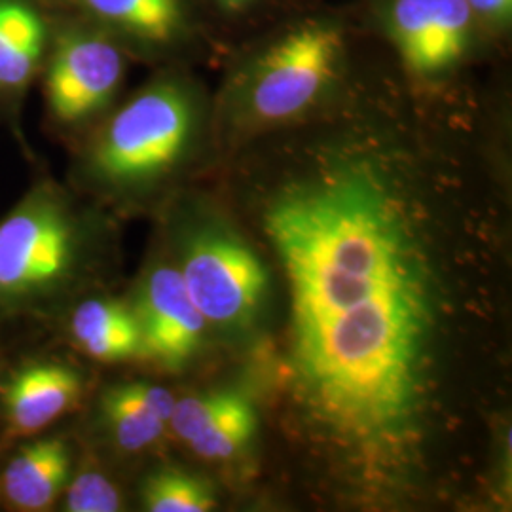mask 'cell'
<instances>
[{"label":"cell","instance_id":"6","mask_svg":"<svg viewBox=\"0 0 512 512\" xmlns=\"http://www.w3.org/2000/svg\"><path fill=\"white\" fill-rule=\"evenodd\" d=\"M48 16L50 38L38 76L42 131L71 150L122 99L135 63L116 38L92 21L55 10H48Z\"/></svg>","mask_w":512,"mask_h":512},{"label":"cell","instance_id":"18","mask_svg":"<svg viewBox=\"0 0 512 512\" xmlns=\"http://www.w3.org/2000/svg\"><path fill=\"white\" fill-rule=\"evenodd\" d=\"M255 431V408L247 397H241L224 416H220L186 446L203 459H230L247 446Z\"/></svg>","mask_w":512,"mask_h":512},{"label":"cell","instance_id":"13","mask_svg":"<svg viewBox=\"0 0 512 512\" xmlns=\"http://www.w3.org/2000/svg\"><path fill=\"white\" fill-rule=\"evenodd\" d=\"M71 421L19 440L0 454V511L54 512L76 456Z\"/></svg>","mask_w":512,"mask_h":512},{"label":"cell","instance_id":"20","mask_svg":"<svg viewBox=\"0 0 512 512\" xmlns=\"http://www.w3.org/2000/svg\"><path fill=\"white\" fill-rule=\"evenodd\" d=\"M486 33L512 50V0H465Z\"/></svg>","mask_w":512,"mask_h":512},{"label":"cell","instance_id":"8","mask_svg":"<svg viewBox=\"0 0 512 512\" xmlns=\"http://www.w3.org/2000/svg\"><path fill=\"white\" fill-rule=\"evenodd\" d=\"M88 19L116 38L135 65H219L220 50L196 0H38Z\"/></svg>","mask_w":512,"mask_h":512},{"label":"cell","instance_id":"1","mask_svg":"<svg viewBox=\"0 0 512 512\" xmlns=\"http://www.w3.org/2000/svg\"><path fill=\"white\" fill-rule=\"evenodd\" d=\"M384 61L336 107L236 148L289 293L285 384L311 435L393 484L425 435L444 323L431 202L463 147Z\"/></svg>","mask_w":512,"mask_h":512},{"label":"cell","instance_id":"12","mask_svg":"<svg viewBox=\"0 0 512 512\" xmlns=\"http://www.w3.org/2000/svg\"><path fill=\"white\" fill-rule=\"evenodd\" d=\"M48 38L50 16L38 0H0V128L31 167L42 162L23 128V114L38 84Z\"/></svg>","mask_w":512,"mask_h":512},{"label":"cell","instance_id":"10","mask_svg":"<svg viewBox=\"0 0 512 512\" xmlns=\"http://www.w3.org/2000/svg\"><path fill=\"white\" fill-rule=\"evenodd\" d=\"M128 296L141 325L143 363L165 374H183L198 359L209 323L164 247L148 258Z\"/></svg>","mask_w":512,"mask_h":512},{"label":"cell","instance_id":"19","mask_svg":"<svg viewBox=\"0 0 512 512\" xmlns=\"http://www.w3.org/2000/svg\"><path fill=\"white\" fill-rule=\"evenodd\" d=\"M241 397L236 391H207L177 397L169 418V435L186 446L224 416Z\"/></svg>","mask_w":512,"mask_h":512},{"label":"cell","instance_id":"16","mask_svg":"<svg viewBox=\"0 0 512 512\" xmlns=\"http://www.w3.org/2000/svg\"><path fill=\"white\" fill-rule=\"evenodd\" d=\"M76 433V431H74ZM73 469L65 492L59 499V512H120L128 509V497L114 471L90 444L78 439Z\"/></svg>","mask_w":512,"mask_h":512},{"label":"cell","instance_id":"9","mask_svg":"<svg viewBox=\"0 0 512 512\" xmlns=\"http://www.w3.org/2000/svg\"><path fill=\"white\" fill-rule=\"evenodd\" d=\"M92 391L84 359L52 338L12 346L0 385V454L80 416Z\"/></svg>","mask_w":512,"mask_h":512},{"label":"cell","instance_id":"4","mask_svg":"<svg viewBox=\"0 0 512 512\" xmlns=\"http://www.w3.org/2000/svg\"><path fill=\"white\" fill-rule=\"evenodd\" d=\"M0 217V336H50L74 304L101 291L110 256L107 211L44 164Z\"/></svg>","mask_w":512,"mask_h":512},{"label":"cell","instance_id":"21","mask_svg":"<svg viewBox=\"0 0 512 512\" xmlns=\"http://www.w3.org/2000/svg\"><path fill=\"white\" fill-rule=\"evenodd\" d=\"M10 351H12V344L8 342V338L0 336V385L4 380V372L8 366V359H10Z\"/></svg>","mask_w":512,"mask_h":512},{"label":"cell","instance_id":"2","mask_svg":"<svg viewBox=\"0 0 512 512\" xmlns=\"http://www.w3.org/2000/svg\"><path fill=\"white\" fill-rule=\"evenodd\" d=\"M384 55L357 0H310L239 42L222 57L213 92L219 160L336 107Z\"/></svg>","mask_w":512,"mask_h":512},{"label":"cell","instance_id":"7","mask_svg":"<svg viewBox=\"0 0 512 512\" xmlns=\"http://www.w3.org/2000/svg\"><path fill=\"white\" fill-rule=\"evenodd\" d=\"M162 247L209 327L245 329L268 291V272L255 251L228 228L198 215L181 190L165 203Z\"/></svg>","mask_w":512,"mask_h":512},{"label":"cell","instance_id":"11","mask_svg":"<svg viewBox=\"0 0 512 512\" xmlns=\"http://www.w3.org/2000/svg\"><path fill=\"white\" fill-rule=\"evenodd\" d=\"M177 395L154 380L129 378L105 384L90 395L76 425L78 439L101 454L131 459L158 450L169 437V418Z\"/></svg>","mask_w":512,"mask_h":512},{"label":"cell","instance_id":"14","mask_svg":"<svg viewBox=\"0 0 512 512\" xmlns=\"http://www.w3.org/2000/svg\"><path fill=\"white\" fill-rule=\"evenodd\" d=\"M48 338L88 363H143V334L129 296L99 291L80 298Z\"/></svg>","mask_w":512,"mask_h":512},{"label":"cell","instance_id":"17","mask_svg":"<svg viewBox=\"0 0 512 512\" xmlns=\"http://www.w3.org/2000/svg\"><path fill=\"white\" fill-rule=\"evenodd\" d=\"M137 503L147 512H207L215 507L209 482L179 465L148 467L137 482Z\"/></svg>","mask_w":512,"mask_h":512},{"label":"cell","instance_id":"15","mask_svg":"<svg viewBox=\"0 0 512 512\" xmlns=\"http://www.w3.org/2000/svg\"><path fill=\"white\" fill-rule=\"evenodd\" d=\"M310 0H196L220 50V61L239 42L289 16Z\"/></svg>","mask_w":512,"mask_h":512},{"label":"cell","instance_id":"3","mask_svg":"<svg viewBox=\"0 0 512 512\" xmlns=\"http://www.w3.org/2000/svg\"><path fill=\"white\" fill-rule=\"evenodd\" d=\"M65 183L107 213H160L213 158V92L198 67L150 69L76 143Z\"/></svg>","mask_w":512,"mask_h":512},{"label":"cell","instance_id":"5","mask_svg":"<svg viewBox=\"0 0 512 512\" xmlns=\"http://www.w3.org/2000/svg\"><path fill=\"white\" fill-rule=\"evenodd\" d=\"M406 90L421 105L454 101L480 69H501L511 50L497 44L465 0H357Z\"/></svg>","mask_w":512,"mask_h":512}]
</instances>
